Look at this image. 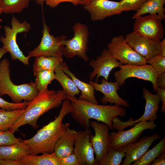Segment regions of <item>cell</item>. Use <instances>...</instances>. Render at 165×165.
<instances>
[{
	"instance_id": "cell-1",
	"label": "cell",
	"mask_w": 165,
	"mask_h": 165,
	"mask_svg": "<svg viewBox=\"0 0 165 165\" xmlns=\"http://www.w3.org/2000/svg\"><path fill=\"white\" fill-rule=\"evenodd\" d=\"M72 110L69 100L64 99L57 117L38 131L32 138L23 141L30 148L31 154H50L54 152L55 145L70 124L63 123L64 117Z\"/></svg>"
},
{
	"instance_id": "cell-2",
	"label": "cell",
	"mask_w": 165,
	"mask_h": 165,
	"mask_svg": "<svg viewBox=\"0 0 165 165\" xmlns=\"http://www.w3.org/2000/svg\"><path fill=\"white\" fill-rule=\"evenodd\" d=\"M72 108L71 112L73 119L85 129L90 128V119L101 122L107 125L109 130H113V120L118 116L123 117L126 109L121 106L101 105L83 101L66 96Z\"/></svg>"
},
{
	"instance_id": "cell-3",
	"label": "cell",
	"mask_w": 165,
	"mask_h": 165,
	"mask_svg": "<svg viewBox=\"0 0 165 165\" xmlns=\"http://www.w3.org/2000/svg\"><path fill=\"white\" fill-rule=\"evenodd\" d=\"M65 99L67 97L62 90L47 89L38 92L32 100L28 102L25 111L10 129L14 133L20 127L27 124L37 128L38 127L37 122L39 117L60 106Z\"/></svg>"
},
{
	"instance_id": "cell-4",
	"label": "cell",
	"mask_w": 165,
	"mask_h": 165,
	"mask_svg": "<svg viewBox=\"0 0 165 165\" xmlns=\"http://www.w3.org/2000/svg\"><path fill=\"white\" fill-rule=\"evenodd\" d=\"M10 63L4 58L0 62V96H9L13 103L22 101H30L38 93L35 82L32 81L20 85L15 84L10 76Z\"/></svg>"
},
{
	"instance_id": "cell-5",
	"label": "cell",
	"mask_w": 165,
	"mask_h": 165,
	"mask_svg": "<svg viewBox=\"0 0 165 165\" xmlns=\"http://www.w3.org/2000/svg\"><path fill=\"white\" fill-rule=\"evenodd\" d=\"M11 28L7 26L4 27L5 36L0 38L3 47L9 52L13 61L18 60L25 65H28L29 59L28 56H25L20 49L16 41L17 34L19 33L27 32L30 30V24L26 20L21 23L13 16L11 21Z\"/></svg>"
},
{
	"instance_id": "cell-6",
	"label": "cell",
	"mask_w": 165,
	"mask_h": 165,
	"mask_svg": "<svg viewBox=\"0 0 165 165\" xmlns=\"http://www.w3.org/2000/svg\"><path fill=\"white\" fill-rule=\"evenodd\" d=\"M72 30L73 37L63 41L64 46L63 56L69 59L77 56L87 62L89 60L86 54L89 42L88 28L85 24L77 22L73 25Z\"/></svg>"
},
{
	"instance_id": "cell-7",
	"label": "cell",
	"mask_w": 165,
	"mask_h": 165,
	"mask_svg": "<svg viewBox=\"0 0 165 165\" xmlns=\"http://www.w3.org/2000/svg\"><path fill=\"white\" fill-rule=\"evenodd\" d=\"M42 32V36L39 44L29 52L28 56L30 58L42 56L62 57L64 47L63 42L67 37L64 35L55 37L51 34L49 28L44 20Z\"/></svg>"
},
{
	"instance_id": "cell-8",
	"label": "cell",
	"mask_w": 165,
	"mask_h": 165,
	"mask_svg": "<svg viewBox=\"0 0 165 165\" xmlns=\"http://www.w3.org/2000/svg\"><path fill=\"white\" fill-rule=\"evenodd\" d=\"M112 55L122 64L142 65L147 64V60L137 52L126 42L123 35L112 38L107 45Z\"/></svg>"
},
{
	"instance_id": "cell-9",
	"label": "cell",
	"mask_w": 165,
	"mask_h": 165,
	"mask_svg": "<svg viewBox=\"0 0 165 165\" xmlns=\"http://www.w3.org/2000/svg\"><path fill=\"white\" fill-rule=\"evenodd\" d=\"M120 69L114 73L115 79L119 86L124 84L126 79L131 77L138 78L150 82L154 91H156V84L158 74L152 66L147 64L142 65L122 64Z\"/></svg>"
},
{
	"instance_id": "cell-10",
	"label": "cell",
	"mask_w": 165,
	"mask_h": 165,
	"mask_svg": "<svg viewBox=\"0 0 165 165\" xmlns=\"http://www.w3.org/2000/svg\"><path fill=\"white\" fill-rule=\"evenodd\" d=\"M162 20L156 14L139 16L135 19L133 31L143 37L160 41L164 33Z\"/></svg>"
},
{
	"instance_id": "cell-11",
	"label": "cell",
	"mask_w": 165,
	"mask_h": 165,
	"mask_svg": "<svg viewBox=\"0 0 165 165\" xmlns=\"http://www.w3.org/2000/svg\"><path fill=\"white\" fill-rule=\"evenodd\" d=\"M154 122L142 121L134 125V127L127 130H118L111 132L110 147L117 150L128 144L137 141L147 129L153 130L157 127Z\"/></svg>"
},
{
	"instance_id": "cell-12",
	"label": "cell",
	"mask_w": 165,
	"mask_h": 165,
	"mask_svg": "<svg viewBox=\"0 0 165 165\" xmlns=\"http://www.w3.org/2000/svg\"><path fill=\"white\" fill-rule=\"evenodd\" d=\"M94 129L95 135L90 134V140L95 154L96 165H100L110 148V135L108 127L104 123L96 121L90 123Z\"/></svg>"
},
{
	"instance_id": "cell-13",
	"label": "cell",
	"mask_w": 165,
	"mask_h": 165,
	"mask_svg": "<svg viewBox=\"0 0 165 165\" xmlns=\"http://www.w3.org/2000/svg\"><path fill=\"white\" fill-rule=\"evenodd\" d=\"M127 43L147 61L160 54V41L142 36L133 31L125 37Z\"/></svg>"
},
{
	"instance_id": "cell-14",
	"label": "cell",
	"mask_w": 165,
	"mask_h": 165,
	"mask_svg": "<svg viewBox=\"0 0 165 165\" xmlns=\"http://www.w3.org/2000/svg\"><path fill=\"white\" fill-rule=\"evenodd\" d=\"M83 8L89 13L90 19L93 21H101L124 11L119 2L108 0H92Z\"/></svg>"
},
{
	"instance_id": "cell-15",
	"label": "cell",
	"mask_w": 165,
	"mask_h": 165,
	"mask_svg": "<svg viewBox=\"0 0 165 165\" xmlns=\"http://www.w3.org/2000/svg\"><path fill=\"white\" fill-rule=\"evenodd\" d=\"M89 64L93 69L89 75V78L90 80L93 81L96 76L95 82L97 83L100 77H103L108 80L111 71L123 64L115 59L108 49L105 48L102 51L100 56L95 60L92 59Z\"/></svg>"
},
{
	"instance_id": "cell-16",
	"label": "cell",
	"mask_w": 165,
	"mask_h": 165,
	"mask_svg": "<svg viewBox=\"0 0 165 165\" xmlns=\"http://www.w3.org/2000/svg\"><path fill=\"white\" fill-rule=\"evenodd\" d=\"M90 128L77 132L74 142V152L80 165H96L94 151L90 140Z\"/></svg>"
},
{
	"instance_id": "cell-17",
	"label": "cell",
	"mask_w": 165,
	"mask_h": 165,
	"mask_svg": "<svg viewBox=\"0 0 165 165\" xmlns=\"http://www.w3.org/2000/svg\"><path fill=\"white\" fill-rule=\"evenodd\" d=\"M160 138L157 134L143 136L138 141L128 144L117 149L126 154L122 165H130L140 159L148 150L152 143Z\"/></svg>"
},
{
	"instance_id": "cell-18",
	"label": "cell",
	"mask_w": 165,
	"mask_h": 165,
	"mask_svg": "<svg viewBox=\"0 0 165 165\" xmlns=\"http://www.w3.org/2000/svg\"><path fill=\"white\" fill-rule=\"evenodd\" d=\"M101 82V83L99 84L90 80L89 83L93 86L95 90L104 95V96L100 99L102 104H106L109 102L125 108L129 107V103L120 97L118 94L117 91L119 89L120 87L116 81L108 82L103 78Z\"/></svg>"
},
{
	"instance_id": "cell-19",
	"label": "cell",
	"mask_w": 165,
	"mask_h": 165,
	"mask_svg": "<svg viewBox=\"0 0 165 165\" xmlns=\"http://www.w3.org/2000/svg\"><path fill=\"white\" fill-rule=\"evenodd\" d=\"M142 91L143 98L146 101L144 112L141 117L136 120H134L133 119L131 118L126 122V127L132 126L141 122L148 120L154 122L158 118L157 113L161 101L160 96L157 93L152 94L145 88H143Z\"/></svg>"
},
{
	"instance_id": "cell-20",
	"label": "cell",
	"mask_w": 165,
	"mask_h": 165,
	"mask_svg": "<svg viewBox=\"0 0 165 165\" xmlns=\"http://www.w3.org/2000/svg\"><path fill=\"white\" fill-rule=\"evenodd\" d=\"M77 132L69 127L58 140L54 152L58 158H63L74 152L75 140Z\"/></svg>"
},
{
	"instance_id": "cell-21",
	"label": "cell",
	"mask_w": 165,
	"mask_h": 165,
	"mask_svg": "<svg viewBox=\"0 0 165 165\" xmlns=\"http://www.w3.org/2000/svg\"><path fill=\"white\" fill-rule=\"evenodd\" d=\"M61 65L63 71L70 77L80 91L81 95H80L79 99L98 104V101L95 96V89L93 86L90 83L83 82L76 77L70 70L69 67L66 62H63Z\"/></svg>"
},
{
	"instance_id": "cell-22",
	"label": "cell",
	"mask_w": 165,
	"mask_h": 165,
	"mask_svg": "<svg viewBox=\"0 0 165 165\" xmlns=\"http://www.w3.org/2000/svg\"><path fill=\"white\" fill-rule=\"evenodd\" d=\"M30 153V148L23 141L0 146V157L2 159L18 160Z\"/></svg>"
},
{
	"instance_id": "cell-23",
	"label": "cell",
	"mask_w": 165,
	"mask_h": 165,
	"mask_svg": "<svg viewBox=\"0 0 165 165\" xmlns=\"http://www.w3.org/2000/svg\"><path fill=\"white\" fill-rule=\"evenodd\" d=\"M17 160L20 165H61L59 159L54 152L40 156L29 154Z\"/></svg>"
},
{
	"instance_id": "cell-24",
	"label": "cell",
	"mask_w": 165,
	"mask_h": 165,
	"mask_svg": "<svg viewBox=\"0 0 165 165\" xmlns=\"http://www.w3.org/2000/svg\"><path fill=\"white\" fill-rule=\"evenodd\" d=\"M61 64L54 71L55 79L61 85L66 96L76 98L75 95H79L81 91L70 77L63 71Z\"/></svg>"
},
{
	"instance_id": "cell-25",
	"label": "cell",
	"mask_w": 165,
	"mask_h": 165,
	"mask_svg": "<svg viewBox=\"0 0 165 165\" xmlns=\"http://www.w3.org/2000/svg\"><path fill=\"white\" fill-rule=\"evenodd\" d=\"M165 0H148L137 11L132 17L135 19L146 13L156 14L162 20L165 18V9L163 6Z\"/></svg>"
},
{
	"instance_id": "cell-26",
	"label": "cell",
	"mask_w": 165,
	"mask_h": 165,
	"mask_svg": "<svg viewBox=\"0 0 165 165\" xmlns=\"http://www.w3.org/2000/svg\"><path fill=\"white\" fill-rule=\"evenodd\" d=\"M33 70H43L54 72L63 62L62 57L42 56L35 57Z\"/></svg>"
},
{
	"instance_id": "cell-27",
	"label": "cell",
	"mask_w": 165,
	"mask_h": 165,
	"mask_svg": "<svg viewBox=\"0 0 165 165\" xmlns=\"http://www.w3.org/2000/svg\"><path fill=\"white\" fill-rule=\"evenodd\" d=\"M25 111V108L8 111L0 108V131L10 129Z\"/></svg>"
},
{
	"instance_id": "cell-28",
	"label": "cell",
	"mask_w": 165,
	"mask_h": 165,
	"mask_svg": "<svg viewBox=\"0 0 165 165\" xmlns=\"http://www.w3.org/2000/svg\"><path fill=\"white\" fill-rule=\"evenodd\" d=\"M165 152V137L152 149L148 150L140 159L134 162L132 165H150L153 160Z\"/></svg>"
},
{
	"instance_id": "cell-29",
	"label": "cell",
	"mask_w": 165,
	"mask_h": 165,
	"mask_svg": "<svg viewBox=\"0 0 165 165\" xmlns=\"http://www.w3.org/2000/svg\"><path fill=\"white\" fill-rule=\"evenodd\" d=\"M31 0H4L0 3L2 12L5 13H19L28 7Z\"/></svg>"
},
{
	"instance_id": "cell-30",
	"label": "cell",
	"mask_w": 165,
	"mask_h": 165,
	"mask_svg": "<svg viewBox=\"0 0 165 165\" xmlns=\"http://www.w3.org/2000/svg\"><path fill=\"white\" fill-rule=\"evenodd\" d=\"M35 82L38 92L47 89L48 85L55 79L54 72L43 70L33 71Z\"/></svg>"
},
{
	"instance_id": "cell-31",
	"label": "cell",
	"mask_w": 165,
	"mask_h": 165,
	"mask_svg": "<svg viewBox=\"0 0 165 165\" xmlns=\"http://www.w3.org/2000/svg\"><path fill=\"white\" fill-rule=\"evenodd\" d=\"M126 154L123 152L110 147L102 160L100 165H119L122 162Z\"/></svg>"
},
{
	"instance_id": "cell-32",
	"label": "cell",
	"mask_w": 165,
	"mask_h": 165,
	"mask_svg": "<svg viewBox=\"0 0 165 165\" xmlns=\"http://www.w3.org/2000/svg\"><path fill=\"white\" fill-rule=\"evenodd\" d=\"M10 129L0 131V146L12 145L21 140L16 138Z\"/></svg>"
},
{
	"instance_id": "cell-33",
	"label": "cell",
	"mask_w": 165,
	"mask_h": 165,
	"mask_svg": "<svg viewBox=\"0 0 165 165\" xmlns=\"http://www.w3.org/2000/svg\"><path fill=\"white\" fill-rule=\"evenodd\" d=\"M147 63L152 66L158 74L165 73V57L160 54L147 61Z\"/></svg>"
},
{
	"instance_id": "cell-34",
	"label": "cell",
	"mask_w": 165,
	"mask_h": 165,
	"mask_svg": "<svg viewBox=\"0 0 165 165\" xmlns=\"http://www.w3.org/2000/svg\"><path fill=\"white\" fill-rule=\"evenodd\" d=\"M148 0H121L120 3L124 11H137Z\"/></svg>"
},
{
	"instance_id": "cell-35",
	"label": "cell",
	"mask_w": 165,
	"mask_h": 165,
	"mask_svg": "<svg viewBox=\"0 0 165 165\" xmlns=\"http://www.w3.org/2000/svg\"><path fill=\"white\" fill-rule=\"evenodd\" d=\"M27 101L18 103H10L6 101L0 97V108L8 111L25 108L27 106Z\"/></svg>"
},
{
	"instance_id": "cell-36",
	"label": "cell",
	"mask_w": 165,
	"mask_h": 165,
	"mask_svg": "<svg viewBox=\"0 0 165 165\" xmlns=\"http://www.w3.org/2000/svg\"><path fill=\"white\" fill-rule=\"evenodd\" d=\"M59 159L61 165H80L77 158L74 152Z\"/></svg>"
},
{
	"instance_id": "cell-37",
	"label": "cell",
	"mask_w": 165,
	"mask_h": 165,
	"mask_svg": "<svg viewBox=\"0 0 165 165\" xmlns=\"http://www.w3.org/2000/svg\"><path fill=\"white\" fill-rule=\"evenodd\" d=\"M45 2L46 5L53 8L57 7L60 3L64 2H71L74 6L81 4V0H45Z\"/></svg>"
},
{
	"instance_id": "cell-38",
	"label": "cell",
	"mask_w": 165,
	"mask_h": 165,
	"mask_svg": "<svg viewBox=\"0 0 165 165\" xmlns=\"http://www.w3.org/2000/svg\"><path fill=\"white\" fill-rule=\"evenodd\" d=\"M156 91L157 94L160 97L161 101L162 102V105L160 111L165 113V89L161 88L158 87Z\"/></svg>"
},
{
	"instance_id": "cell-39",
	"label": "cell",
	"mask_w": 165,
	"mask_h": 165,
	"mask_svg": "<svg viewBox=\"0 0 165 165\" xmlns=\"http://www.w3.org/2000/svg\"><path fill=\"white\" fill-rule=\"evenodd\" d=\"M156 84L157 87L165 89V73L158 75Z\"/></svg>"
},
{
	"instance_id": "cell-40",
	"label": "cell",
	"mask_w": 165,
	"mask_h": 165,
	"mask_svg": "<svg viewBox=\"0 0 165 165\" xmlns=\"http://www.w3.org/2000/svg\"><path fill=\"white\" fill-rule=\"evenodd\" d=\"M152 165H165V152L161 154L153 161Z\"/></svg>"
},
{
	"instance_id": "cell-41",
	"label": "cell",
	"mask_w": 165,
	"mask_h": 165,
	"mask_svg": "<svg viewBox=\"0 0 165 165\" xmlns=\"http://www.w3.org/2000/svg\"><path fill=\"white\" fill-rule=\"evenodd\" d=\"M160 54L165 57V38L160 42Z\"/></svg>"
},
{
	"instance_id": "cell-42",
	"label": "cell",
	"mask_w": 165,
	"mask_h": 165,
	"mask_svg": "<svg viewBox=\"0 0 165 165\" xmlns=\"http://www.w3.org/2000/svg\"><path fill=\"white\" fill-rule=\"evenodd\" d=\"M6 53L7 52L3 47L0 48V60Z\"/></svg>"
},
{
	"instance_id": "cell-43",
	"label": "cell",
	"mask_w": 165,
	"mask_h": 165,
	"mask_svg": "<svg viewBox=\"0 0 165 165\" xmlns=\"http://www.w3.org/2000/svg\"><path fill=\"white\" fill-rule=\"evenodd\" d=\"M92 0H81V4L82 5L84 6L88 4Z\"/></svg>"
},
{
	"instance_id": "cell-44",
	"label": "cell",
	"mask_w": 165,
	"mask_h": 165,
	"mask_svg": "<svg viewBox=\"0 0 165 165\" xmlns=\"http://www.w3.org/2000/svg\"><path fill=\"white\" fill-rule=\"evenodd\" d=\"M39 5H42L45 2V0H33Z\"/></svg>"
},
{
	"instance_id": "cell-45",
	"label": "cell",
	"mask_w": 165,
	"mask_h": 165,
	"mask_svg": "<svg viewBox=\"0 0 165 165\" xmlns=\"http://www.w3.org/2000/svg\"><path fill=\"white\" fill-rule=\"evenodd\" d=\"M2 9L0 7V14H2Z\"/></svg>"
},
{
	"instance_id": "cell-46",
	"label": "cell",
	"mask_w": 165,
	"mask_h": 165,
	"mask_svg": "<svg viewBox=\"0 0 165 165\" xmlns=\"http://www.w3.org/2000/svg\"><path fill=\"white\" fill-rule=\"evenodd\" d=\"M4 0H0V3H1Z\"/></svg>"
},
{
	"instance_id": "cell-47",
	"label": "cell",
	"mask_w": 165,
	"mask_h": 165,
	"mask_svg": "<svg viewBox=\"0 0 165 165\" xmlns=\"http://www.w3.org/2000/svg\"><path fill=\"white\" fill-rule=\"evenodd\" d=\"M2 159L0 157V162H1V160H2Z\"/></svg>"
}]
</instances>
